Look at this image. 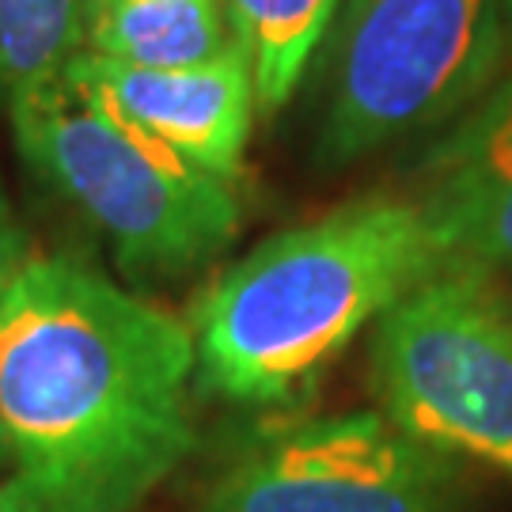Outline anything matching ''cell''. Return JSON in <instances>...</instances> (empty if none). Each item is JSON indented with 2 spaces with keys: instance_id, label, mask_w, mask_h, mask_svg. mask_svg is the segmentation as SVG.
I'll list each match as a JSON object with an SVG mask.
<instances>
[{
  "instance_id": "6da1fadb",
  "label": "cell",
  "mask_w": 512,
  "mask_h": 512,
  "mask_svg": "<svg viewBox=\"0 0 512 512\" xmlns=\"http://www.w3.org/2000/svg\"><path fill=\"white\" fill-rule=\"evenodd\" d=\"M183 319L69 255L23 258L0 323V444L38 512H133L194 448Z\"/></svg>"
},
{
  "instance_id": "7a4b0ae2",
  "label": "cell",
  "mask_w": 512,
  "mask_h": 512,
  "mask_svg": "<svg viewBox=\"0 0 512 512\" xmlns=\"http://www.w3.org/2000/svg\"><path fill=\"white\" fill-rule=\"evenodd\" d=\"M444 270L418 202L368 198L277 232L190 308L198 380L243 406L304 395L395 300Z\"/></svg>"
},
{
  "instance_id": "3957f363",
  "label": "cell",
  "mask_w": 512,
  "mask_h": 512,
  "mask_svg": "<svg viewBox=\"0 0 512 512\" xmlns=\"http://www.w3.org/2000/svg\"><path fill=\"white\" fill-rule=\"evenodd\" d=\"M23 164L103 232L133 277H183L239 236V198L110 107L73 65L8 110Z\"/></svg>"
},
{
  "instance_id": "277c9868",
  "label": "cell",
  "mask_w": 512,
  "mask_h": 512,
  "mask_svg": "<svg viewBox=\"0 0 512 512\" xmlns=\"http://www.w3.org/2000/svg\"><path fill=\"white\" fill-rule=\"evenodd\" d=\"M319 156L353 164L429 129L494 76L509 0H342Z\"/></svg>"
},
{
  "instance_id": "5b68a950",
  "label": "cell",
  "mask_w": 512,
  "mask_h": 512,
  "mask_svg": "<svg viewBox=\"0 0 512 512\" xmlns=\"http://www.w3.org/2000/svg\"><path fill=\"white\" fill-rule=\"evenodd\" d=\"M384 418L440 456L512 478V311L471 270H440L372 323Z\"/></svg>"
},
{
  "instance_id": "8992f818",
  "label": "cell",
  "mask_w": 512,
  "mask_h": 512,
  "mask_svg": "<svg viewBox=\"0 0 512 512\" xmlns=\"http://www.w3.org/2000/svg\"><path fill=\"white\" fill-rule=\"evenodd\" d=\"M198 512H448V471L384 414H334L258 440Z\"/></svg>"
},
{
  "instance_id": "52a82bcc",
  "label": "cell",
  "mask_w": 512,
  "mask_h": 512,
  "mask_svg": "<svg viewBox=\"0 0 512 512\" xmlns=\"http://www.w3.org/2000/svg\"><path fill=\"white\" fill-rule=\"evenodd\" d=\"M69 65L118 114L175 148L183 160L228 183L243 167L258 99L251 65L236 42L186 69H133L95 54H80Z\"/></svg>"
},
{
  "instance_id": "ba28073f",
  "label": "cell",
  "mask_w": 512,
  "mask_h": 512,
  "mask_svg": "<svg viewBox=\"0 0 512 512\" xmlns=\"http://www.w3.org/2000/svg\"><path fill=\"white\" fill-rule=\"evenodd\" d=\"M418 205L444 270H512V80L429 152Z\"/></svg>"
},
{
  "instance_id": "9c48e42d",
  "label": "cell",
  "mask_w": 512,
  "mask_h": 512,
  "mask_svg": "<svg viewBox=\"0 0 512 512\" xmlns=\"http://www.w3.org/2000/svg\"><path fill=\"white\" fill-rule=\"evenodd\" d=\"M228 46L224 0H95L84 54L133 69H186Z\"/></svg>"
},
{
  "instance_id": "30bf717a",
  "label": "cell",
  "mask_w": 512,
  "mask_h": 512,
  "mask_svg": "<svg viewBox=\"0 0 512 512\" xmlns=\"http://www.w3.org/2000/svg\"><path fill=\"white\" fill-rule=\"evenodd\" d=\"M338 8L342 0H224L232 42L251 65L258 107L289 103Z\"/></svg>"
},
{
  "instance_id": "8fae6325",
  "label": "cell",
  "mask_w": 512,
  "mask_h": 512,
  "mask_svg": "<svg viewBox=\"0 0 512 512\" xmlns=\"http://www.w3.org/2000/svg\"><path fill=\"white\" fill-rule=\"evenodd\" d=\"M95 0H0V114L88 46Z\"/></svg>"
},
{
  "instance_id": "7c38bea8",
  "label": "cell",
  "mask_w": 512,
  "mask_h": 512,
  "mask_svg": "<svg viewBox=\"0 0 512 512\" xmlns=\"http://www.w3.org/2000/svg\"><path fill=\"white\" fill-rule=\"evenodd\" d=\"M27 255H31L27 236H23V228H19L16 209H12V202H8V190H4V183H0V323H4L8 296H12L16 274ZM0 467H4V444H0Z\"/></svg>"
},
{
  "instance_id": "4fadbf2b",
  "label": "cell",
  "mask_w": 512,
  "mask_h": 512,
  "mask_svg": "<svg viewBox=\"0 0 512 512\" xmlns=\"http://www.w3.org/2000/svg\"><path fill=\"white\" fill-rule=\"evenodd\" d=\"M0 512H38L31 494H27L12 475L0 478Z\"/></svg>"
},
{
  "instance_id": "5bb4252c",
  "label": "cell",
  "mask_w": 512,
  "mask_h": 512,
  "mask_svg": "<svg viewBox=\"0 0 512 512\" xmlns=\"http://www.w3.org/2000/svg\"><path fill=\"white\" fill-rule=\"evenodd\" d=\"M509 23H512V0H509Z\"/></svg>"
}]
</instances>
